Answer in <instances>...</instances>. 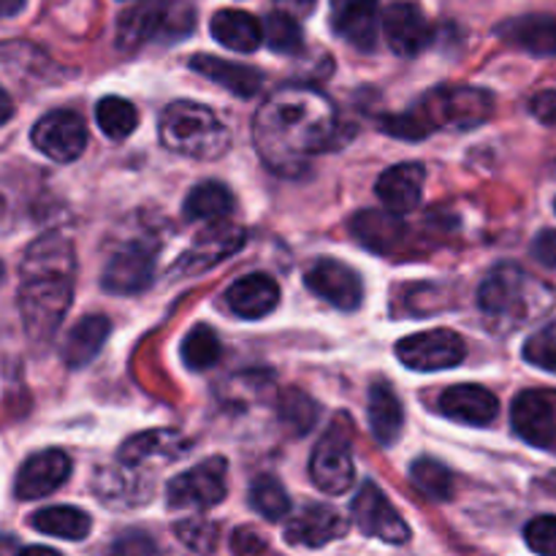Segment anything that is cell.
<instances>
[{
	"label": "cell",
	"instance_id": "cell-1",
	"mask_svg": "<svg viewBox=\"0 0 556 556\" xmlns=\"http://www.w3.org/2000/svg\"><path fill=\"white\" fill-rule=\"evenodd\" d=\"M337 109L313 87H280L253 119V141L261 161L275 174H302L337 136Z\"/></svg>",
	"mask_w": 556,
	"mask_h": 556
},
{
	"label": "cell",
	"instance_id": "cell-2",
	"mask_svg": "<svg viewBox=\"0 0 556 556\" xmlns=\"http://www.w3.org/2000/svg\"><path fill=\"white\" fill-rule=\"evenodd\" d=\"M74 248L60 233H47L27 248L22 261L20 313L27 337L47 345L63 324L74 296Z\"/></svg>",
	"mask_w": 556,
	"mask_h": 556
},
{
	"label": "cell",
	"instance_id": "cell-3",
	"mask_svg": "<svg viewBox=\"0 0 556 556\" xmlns=\"http://www.w3.org/2000/svg\"><path fill=\"white\" fill-rule=\"evenodd\" d=\"M157 134L166 150L193 161H217L231 147V134L212 109L193 101H174L163 109Z\"/></svg>",
	"mask_w": 556,
	"mask_h": 556
},
{
	"label": "cell",
	"instance_id": "cell-4",
	"mask_svg": "<svg viewBox=\"0 0 556 556\" xmlns=\"http://www.w3.org/2000/svg\"><path fill=\"white\" fill-rule=\"evenodd\" d=\"M552 291L516 264H503L478 288V307L489 318H530L552 307Z\"/></svg>",
	"mask_w": 556,
	"mask_h": 556
},
{
	"label": "cell",
	"instance_id": "cell-5",
	"mask_svg": "<svg viewBox=\"0 0 556 556\" xmlns=\"http://www.w3.org/2000/svg\"><path fill=\"white\" fill-rule=\"evenodd\" d=\"M494 112V98L478 87H440L427 92L416 106V119L427 134L438 128L470 130L486 123Z\"/></svg>",
	"mask_w": 556,
	"mask_h": 556
},
{
	"label": "cell",
	"instance_id": "cell-6",
	"mask_svg": "<svg viewBox=\"0 0 556 556\" xmlns=\"http://www.w3.org/2000/svg\"><path fill=\"white\" fill-rule=\"evenodd\" d=\"M193 27V11L188 3L172 0H139L128 11L119 14L117 47L136 49L152 38H179L188 36Z\"/></svg>",
	"mask_w": 556,
	"mask_h": 556
},
{
	"label": "cell",
	"instance_id": "cell-7",
	"mask_svg": "<svg viewBox=\"0 0 556 556\" xmlns=\"http://www.w3.org/2000/svg\"><path fill=\"white\" fill-rule=\"evenodd\" d=\"M309 478L324 494H345L356 481V465L351 454V418L342 413L315 445L313 459H309Z\"/></svg>",
	"mask_w": 556,
	"mask_h": 556
},
{
	"label": "cell",
	"instance_id": "cell-8",
	"mask_svg": "<svg viewBox=\"0 0 556 556\" xmlns=\"http://www.w3.org/2000/svg\"><path fill=\"white\" fill-rule=\"evenodd\" d=\"M396 358H400L407 369L438 372V369L459 367L467 358V345L456 331L432 329L400 340V345H396Z\"/></svg>",
	"mask_w": 556,
	"mask_h": 556
},
{
	"label": "cell",
	"instance_id": "cell-9",
	"mask_svg": "<svg viewBox=\"0 0 556 556\" xmlns=\"http://www.w3.org/2000/svg\"><path fill=\"white\" fill-rule=\"evenodd\" d=\"M228 492V462L223 456L201 462L190 467L168 486V505L172 508H212L223 503Z\"/></svg>",
	"mask_w": 556,
	"mask_h": 556
},
{
	"label": "cell",
	"instance_id": "cell-10",
	"mask_svg": "<svg viewBox=\"0 0 556 556\" xmlns=\"http://www.w3.org/2000/svg\"><path fill=\"white\" fill-rule=\"evenodd\" d=\"M516 434L535 448L556 454V391L530 389L521 391L510 410Z\"/></svg>",
	"mask_w": 556,
	"mask_h": 556
},
{
	"label": "cell",
	"instance_id": "cell-11",
	"mask_svg": "<svg viewBox=\"0 0 556 556\" xmlns=\"http://www.w3.org/2000/svg\"><path fill=\"white\" fill-rule=\"evenodd\" d=\"M351 510L353 521H356V527L364 535L394 543V546H402V543L410 541V527H407L405 519L396 514L394 505L386 500V494L380 492L378 483H364V486L358 489L356 497H353Z\"/></svg>",
	"mask_w": 556,
	"mask_h": 556
},
{
	"label": "cell",
	"instance_id": "cell-12",
	"mask_svg": "<svg viewBox=\"0 0 556 556\" xmlns=\"http://www.w3.org/2000/svg\"><path fill=\"white\" fill-rule=\"evenodd\" d=\"M33 144L38 152L58 163H71L85 152L87 147V128L76 112H65V109H54V112L43 114L30 134Z\"/></svg>",
	"mask_w": 556,
	"mask_h": 556
},
{
	"label": "cell",
	"instance_id": "cell-13",
	"mask_svg": "<svg viewBox=\"0 0 556 556\" xmlns=\"http://www.w3.org/2000/svg\"><path fill=\"white\" fill-rule=\"evenodd\" d=\"M244 228L239 226H228V223H220V226H212L179 255L177 264L172 266L174 277H190V275H201V271L212 269L220 261L231 258L237 250H242L244 244Z\"/></svg>",
	"mask_w": 556,
	"mask_h": 556
},
{
	"label": "cell",
	"instance_id": "cell-14",
	"mask_svg": "<svg viewBox=\"0 0 556 556\" xmlns=\"http://www.w3.org/2000/svg\"><path fill=\"white\" fill-rule=\"evenodd\" d=\"M309 291L326 299L337 309H358L364 302V282L351 266L334 258H320L304 275Z\"/></svg>",
	"mask_w": 556,
	"mask_h": 556
},
{
	"label": "cell",
	"instance_id": "cell-15",
	"mask_svg": "<svg viewBox=\"0 0 556 556\" xmlns=\"http://www.w3.org/2000/svg\"><path fill=\"white\" fill-rule=\"evenodd\" d=\"M71 476V456L60 448L38 451L25 465L20 467L16 476L14 494L20 500H41L58 492Z\"/></svg>",
	"mask_w": 556,
	"mask_h": 556
},
{
	"label": "cell",
	"instance_id": "cell-16",
	"mask_svg": "<svg viewBox=\"0 0 556 556\" xmlns=\"http://www.w3.org/2000/svg\"><path fill=\"white\" fill-rule=\"evenodd\" d=\"M152 275H155L152 250L147 244L130 242L109 258L106 269H103V288L119 293V296H130V293L147 291Z\"/></svg>",
	"mask_w": 556,
	"mask_h": 556
},
{
	"label": "cell",
	"instance_id": "cell-17",
	"mask_svg": "<svg viewBox=\"0 0 556 556\" xmlns=\"http://www.w3.org/2000/svg\"><path fill=\"white\" fill-rule=\"evenodd\" d=\"M331 27L342 41L369 52L378 43L380 5L378 0H329Z\"/></svg>",
	"mask_w": 556,
	"mask_h": 556
},
{
	"label": "cell",
	"instance_id": "cell-18",
	"mask_svg": "<svg viewBox=\"0 0 556 556\" xmlns=\"http://www.w3.org/2000/svg\"><path fill=\"white\" fill-rule=\"evenodd\" d=\"M383 30L389 47L400 58H416L432 43V27L418 5L391 3L383 14Z\"/></svg>",
	"mask_w": 556,
	"mask_h": 556
},
{
	"label": "cell",
	"instance_id": "cell-19",
	"mask_svg": "<svg viewBox=\"0 0 556 556\" xmlns=\"http://www.w3.org/2000/svg\"><path fill=\"white\" fill-rule=\"evenodd\" d=\"M438 407L445 418L465 424V427H489L500 413L497 396L489 389H483V386L470 383L445 389L440 394Z\"/></svg>",
	"mask_w": 556,
	"mask_h": 556
},
{
	"label": "cell",
	"instance_id": "cell-20",
	"mask_svg": "<svg viewBox=\"0 0 556 556\" xmlns=\"http://www.w3.org/2000/svg\"><path fill=\"white\" fill-rule=\"evenodd\" d=\"M348 532V519L329 505H309L296 519L288 521L286 541L291 546L320 548L331 541H340Z\"/></svg>",
	"mask_w": 556,
	"mask_h": 556
},
{
	"label": "cell",
	"instance_id": "cell-21",
	"mask_svg": "<svg viewBox=\"0 0 556 556\" xmlns=\"http://www.w3.org/2000/svg\"><path fill=\"white\" fill-rule=\"evenodd\" d=\"M424 182H427V174H424L421 163H400V166H391L389 172L380 174L375 190H378V199L383 201L386 210L400 217L421 204Z\"/></svg>",
	"mask_w": 556,
	"mask_h": 556
},
{
	"label": "cell",
	"instance_id": "cell-22",
	"mask_svg": "<svg viewBox=\"0 0 556 556\" xmlns=\"http://www.w3.org/2000/svg\"><path fill=\"white\" fill-rule=\"evenodd\" d=\"M226 304L244 320H261L280 304V288L269 275H244L226 291Z\"/></svg>",
	"mask_w": 556,
	"mask_h": 556
},
{
	"label": "cell",
	"instance_id": "cell-23",
	"mask_svg": "<svg viewBox=\"0 0 556 556\" xmlns=\"http://www.w3.org/2000/svg\"><path fill=\"white\" fill-rule=\"evenodd\" d=\"M497 36L510 47H519L535 58H556V16L525 14L503 22Z\"/></svg>",
	"mask_w": 556,
	"mask_h": 556
},
{
	"label": "cell",
	"instance_id": "cell-24",
	"mask_svg": "<svg viewBox=\"0 0 556 556\" xmlns=\"http://www.w3.org/2000/svg\"><path fill=\"white\" fill-rule=\"evenodd\" d=\"M190 68L239 98L258 96L261 85H264V74H261V71L250 68V65L231 63V60L215 58V54H195V58L190 60Z\"/></svg>",
	"mask_w": 556,
	"mask_h": 556
},
{
	"label": "cell",
	"instance_id": "cell-25",
	"mask_svg": "<svg viewBox=\"0 0 556 556\" xmlns=\"http://www.w3.org/2000/svg\"><path fill=\"white\" fill-rule=\"evenodd\" d=\"M109 331H112V320H109L106 315H87V318H81L79 324L65 334V345H63L65 367L71 369L87 367V364L101 353Z\"/></svg>",
	"mask_w": 556,
	"mask_h": 556
},
{
	"label": "cell",
	"instance_id": "cell-26",
	"mask_svg": "<svg viewBox=\"0 0 556 556\" xmlns=\"http://www.w3.org/2000/svg\"><path fill=\"white\" fill-rule=\"evenodd\" d=\"M212 36L217 43H223L231 52H255L264 41V27L258 25L255 16L239 9H223L212 16Z\"/></svg>",
	"mask_w": 556,
	"mask_h": 556
},
{
	"label": "cell",
	"instance_id": "cell-27",
	"mask_svg": "<svg viewBox=\"0 0 556 556\" xmlns=\"http://www.w3.org/2000/svg\"><path fill=\"white\" fill-rule=\"evenodd\" d=\"M369 427H372V434L378 438V443L383 445L396 443L402 427H405V410H402L400 396L383 380H378L369 389Z\"/></svg>",
	"mask_w": 556,
	"mask_h": 556
},
{
	"label": "cell",
	"instance_id": "cell-28",
	"mask_svg": "<svg viewBox=\"0 0 556 556\" xmlns=\"http://www.w3.org/2000/svg\"><path fill=\"white\" fill-rule=\"evenodd\" d=\"M30 525L33 530L63 538V541H85L92 530L90 516L79 508H71V505H52V508L38 510V514H33Z\"/></svg>",
	"mask_w": 556,
	"mask_h": 556
},
{
	"label": "cell",
	"instance_id": "cell-29",
	"mask_svg": "<svg viewBox=\"0 0 556 556\" xmlns=\"http://www.w3.org/2000/svg\"><path fill=\"white\" fill-rule=\"evenodd\" d=\"M188 448L182 438L177 432H168V429H157V432H144L130 438L128 443L119 451V462L128 467H139L141 462H150L155 456H163V459H174L182 451Z\"/></svg>",
	"mask_w": 556,
	"mask_h": 556
},
{
	"label": "cell",
	"instance_id": "cell-30",
	"mask_svg": "<svg viewBox=\"0 0 556 556\" xmlns=\"http://www.w3.org/2000/svg\"><path fill=\"white\" fill-rule=\"evenodd\" d=\"M353 233L358 237V242L367 244V248L378 250V253H391L396 248V242L402 239V226L396 220V215H383V212H358L351 223Z\"/></svg>",
	"mask_w": 556,
	"mask_h": 556
},
{
	"label": "cell",
	"instance_id": "cell-31",
	"mask_svg": "<svg viewBox=\"0 0 556 556\" xmlns=\"http://www.w3.org/2000/svg\"><path fill=\"white\" fill-rule=\"evenodd\" d=\"M233 210L231 190L223 182H201L185 199L188 220H223Z\"/></svg>",
	"mask_w": 556,
	"mask_h": 556
},
{
	"label": "cell",
	"instance_id": "cell-32",
	"mask_svg": "<svg viewBox=\"0 0 556 556\" xmlns=\"http://www.w3.org/2000/svg\"><path fill=\"white\" fill-rule=\"evenodd\" d=\"M98 128L109 136V139H128L139 125V112L130 101L119 96H106L98 101L96 106Z\"/></svg>",
	"mask_w": 556,
	"mask_h": 556
},
{
	"label": "cell",
	"instance_id": "cell-33",
	"mask_svg": "<svg viewBox=\"0 0 556 556\" xmlns=\"http://www.w3.org/2000/svg\"><path fill=\"white\" fill-rule=\"evenodd\" d=\"M125 472L103 470L96 489L106 505H139L147 500L150 489L139 486V476H130V467L123 465Z\"/></svg>",
	"mask_w": 556,
	"mask_h": 556
},
{
	"label": "cell",
	"instance_id": "cell-34",
	"mask_svg": "<svg viewBox=\"0 0 556 556\" xmlns=\"http://www.w3.org/2000/svg\"><path fill=\"white\" fill-rule=\"evenodd\" d=\"M182 362L188 364V369H195V372H204V369L215 367L223 356L220 340H217L215 331L210 326H195V329L188 331V337L182 340Z\"/></svg>",
	"mask_w": 556,
	"mask_h": 556
},
{
	"label": "cell",
	"instance_id": "cell-35",
	"mask_svg": "<svg viewBox=\"0 0 556 556\" xmlns=\"http://www.w3.org/2000/svg\"><path fill=\"white\" fill-rule=\"evenodd\" d=\"M264 43L277 54L302 52V27H299V22L288 11H271L264 20Z\"/></svg>",
	"mask_w": 556,
	"mask_h": 556
},
{
	"label": "cell",
	"instance_id": "cell-36",
	"mask_svg": "<svg viewBox=\"0 0 556 556\" xmlns=\"http://www.w3.org/2000/svg\"><path fill=\"white\" fill-rule=\"evenodd\" d=\"M410 481L416 483L418 492L429 500L445 503V500H451V494H454V476H451L448 467L440 465V462L434 459L413 462Z\"/></svg>",
	"mask_w": 556,
	"mask_h": 556
},
{
	"label": "cell",
	"instance_id": "cell-37",
	"mask_svg": "<svg viewBox=\"0 0 556 556\" xmlns=\"http://www.w3.org/2000/svg\"><path fill=\"white\" fill-rule=\"evenodd\" d=\"M250 508L264 516V519L280 521L291 510V500H288L282 483H277L271 476H261L250 486Z\"/></svg>",
	"mask_w": 556,
	"mask_h": 556
},
{
	"label": "cell",
	"instance_id": "cell-38",
	"mask_svg": "<svg viewBox=\"0 0 556 556\" xmlns=\"http://www.w3.org/2000/svg\"><path fill=\"white\" fill-rule=\"evenodd\" d=\"M280 418L296 434H307L318 421V405L302 391H286L280 402Z\"/></svg>",
	"mask_w": 556,
	"mask_h": 556
},
{
	"label": "cell",
	"instance_id": "cell-39",
	"mask_svg": "<svg viewBox=\"0 0 556 556\" xmlns=\"http://www.w3.org/2000/svg\"><path fill=\"white\" fill-rule=\"evenodd\" d=\"M179 541L195 554H212L217 546V538H220V530H217L215 521L201 519V516H193V519H182L174 527Z\"/></svg>",
	"mask_w": 556,
	"mask_h": 556
},
{
	"label": "cell",
	"instance_id": "cell-40",
	"mask_svg": "<svg viewBox=\"0 0 556 556\" xmlns=\"http://www.w3.org/2000/svg\"><path fill=\"white\" fill-rule=\"evenodd\" d=\"M525 358L530 364H535V367L556 372V320L554 324L543 326V329H538L535 334L527 340Z\"/></svg>",
	"mask_w": 556,
	"mask_h": 556
},
{
	"label": "cell",
	"instance_id": "cell-41",
	"mask_svg": "<svg viewBox=\"0 0 556 556\" xmlns=\"http://www.w3.org/2000/svg\"><path fill=\"white\" fill-rule=\"evenodd\" d=\"M527 546L541 556H556V516H538L525 530Z\"/></svg>",
	"mask_w": 556,
	"mask_h": 556
},
{
	"label": "cell",
	"instance_id": "cell-42",
	"mask_svg": "<svg viewBox=\"0 0 556 556\" xmlns=\"http://www.w3.org/2000/svg\"><path fill=\"white\" fill-rule=\"evenodd\" d=\"M112 556H157L155 543L144 532H125L114 543Z\"/></svg>",
	"mask_w": 556,
	"mask_h": 556
},
{
	"label": "cell",
	"instance_id": "cell-43",
	"mask_svg": "<svg viewBox=\"0 0 556 556\" xmlns=\"http://www.w3.org/2000/svg\"><path fill=\"white\" fill-rule=\"evenodd\" d=\"M231 552L233 556H261L266 552V541L250 527H242V530L233 532Z\"/></svg>",
	"mask_w": 556,
	"mask_h": 556
},
{
	"label": "cell",
	"instance_id": "cell-44",
	"mask_svg": "<svg viewBox=\"0 0 556 556\" xmlns=\"http://www.w3.org/2000/svg\"><path fill=\"white\" fill-rule=\"evenodd\" d=\"M532 255H535V261H541L543 266H548V269H556V231L554 228H546V231L538 233L535 242H532Z\"/></svg>",
	"mask_w": 556,
	"mask_h": 556
},
{
	"label": "cell",
	"instance_id": "cell-45",
	"mask_svg": "<svg viewBox=\"0 0 556 556\" xmlns=\"http://www.w3.org/2000/svg\"><path fill=\"white\" fill-rule=\"evenodd\" d=\"M532 117L541 119L543 125H556V90L538 92L530 101Z\"/></svg>",
	"mask_w": 556,
	"mask_h": 556
},
{
	"label": "cell",
	"instance_id": "cell-46",
	"mask_svg": "<svg viewBox=\"0 0 556 556\" xmlns=\"http://www.w3.org/2000/svg\"><path fill=\"white\" fill-rule=\"evenodd\" d=\"M277 3L291 5V9L304 11V14H309V11H313V5H315V0H277Z\"/></svg>",
	"mask_w": 556,
	"mask_h": 556
},
{
	"label": "cell",
	"instance_id": "cell-47",
	"mask_svg": "<svg viewBox=\"0 0 556 556\" xmlns=\"http://www.w3.org/2000/svg\"><path fill=\"white\" fill-rule=\"evenodd\" d=\"M20 556H60V554L54 552V548H47V546H27Z\"/></svg>",
	"mask_w": 556,
	"mask_h": 556
},
{
	"label": "cell",
	"instance_id": "cell-48",
	"mask_svg": "<svg viewBox=\"0 0 556 556\" xmlns=\"http://www.w3.org/2000/svg\"><path fill=\"white\" fill-rule=\"evenodd\" d=\"M22 5H25V0H3V16L20 14Z\"/></svg>",
	"mask_w": 556,
	"mask_h": 556
}]
</instances>
